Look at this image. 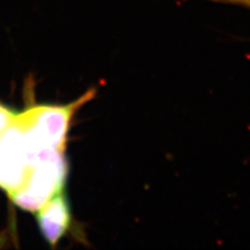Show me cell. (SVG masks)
<instances>
[{
    "label": "cell",
    "instance_id": "cell-1",
    "mask_svg": "<svg viewBox=\"0 0 250 250\" xmlns=\"http://www.w3.org/2000/svg\"><path fill=\"white\" fill-rule=\"evenodd\" d=\"M90 89L67 104H39L19 112L14 123L41 150L65 151L75 114L96 96Z\"/></svg>",
    "mask_w": 250,
    "mask_h": 250
},
{
    "label": "cell",
    "instance_id": "cell-5",
    "mask_svg": "<svg viewBox=\"0 0 250 250\" xmlns=\"http://www.w3.org/2000/svg\"><path fill=\"white\" fill-rule=\"evenodd\" d=\"M18 114L17 109L10 107L0 101V138L13 126Z\"/></svg>",
    "mask_w": 250,
    "mask_h": 250
},
{
    "label": "cell",
    "instance_id": "cell-4",
    "mask_svg": "<svg viewBox=\"0 0 250 250\" xmlns=\"http://www.w3.org/2000/svg\"><path fill=\"white\" fill-rule=\"evenodd\" d=\"M39 230L51 247H56L73 226V217L66 191L62 190L36 212Z\"/></svg>",
    "mask_w": 250,
    "mask_h": 250
},
{
    "label": "cell",
    "instance_id": "cell-2",
    "mask_svg": "<svg viewBox=\"0 0 250 250\" xmlns=\"http://www.w3.org/2000/svg\"><path fill=\"white\" fill-rule=\"evenodd\" d=\"M67 177L65 151L44 150L33 164L24 183L9 196L19 208L36 213L57 193L65 190Z\"/></svg>",
    "mask_w": 250,
    "mask_h": 250
},
{
    "label": "cell",
    "instance_id": "cell-3",
    "mask_svg": "<svg viewBox=\"0 0 250 250\" xmlns=\"http://www.w3.org/2000/svg\"><path fill=\"white\" fill-rule=\"evenodd\" d=\"M42 151L17 126L9 128L0 138V189L7 194L17 190Z\"/></svg>",
    "mask_w": 250,
    "mask_h": 250
}]
</instances>
